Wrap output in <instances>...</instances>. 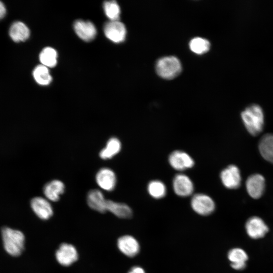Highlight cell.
Returning a JSON list of instances; mask_svg holds the SVG:
<instances>
[{"mask_svg": "<svg viewBox=\"0 0 273 273\" xmlns=\"http://www.w3.org/2000/svg\"><path fill=\"white\" fill-rule=\"evenodd\" d=\"M43 193L46 198L52 201H58L65 191L63 183L59 180H53L47 183L43 187Z\"/></svg>", "mask_w": 273, "mask_h": 273, "instance_id": "ac0fdd59", "label": "cell"}, {"mask_svg": "<svg viewBox=\"0 0 273 273\" xmlns=\"http://www.w3.org/2000/svg\"><path fill=\"white\" fill-rule=\"evenodd\" d=\"M247 235L252 239L263 237L268 231L265 222L260 217L253 216L248 219L245 224Z\"/></svg>", "mask_w": 273, "mask_h": 273, "instance_id": "ba28073f", "label": "cell"}, {"mask_svg": "<svg viewBox=\"0 0 273 273\" xmlns=\"http://www.w3.org/2000/svg\"><path fill=\"white\" fill-rule=\"evenodd\" d=\"M182 70L179 60L174 56H166L159 59L156 64L157 74L165 79H172L177 76Z\"/></svg>", "mask_w": 273, "mask_h": 273, "instance_id": "3957f363", "label": "cell"}, {"mask_svg": "<svg viewBox=\"0 0 273 273\" xmlns=\"http://www.w3.org/2000/svg\"><path fill=\"white\" fill-rule=\"evenodd\" d=\"M220 176L222 183L228 189H237L241 185L240 171L235 165H230L223 169Z\"/></svg>", "mask_w": 273, "mask_h": 273, "instance_id": "52a82bcc", "label": "cell"}, {"mask_svg": "<svg viewBox=\"0 0 273 273\" xmlns=\"http://www.w3.org/2000/svg\"><path fill=\"white\" fill-rule=\"evenodd\" d=\"M191 50L198 55H202L207 53L210 49V43L209 41L203 38L195 37L189 43Z\"/></svg>", "mask_w": 273, "mask_h": 273, "instance_id": "cb8c5ba5", "label": "cell"}, {"mask_svg": "<svg viewBox=\"0 0 273 273\" xmlns=\"http://www.w3.org/2000/svg\"><path fill=\"white\" fill-rule=\"evenodd\" d=\"M30 30L27 25L21 21H15L10 27L9 34L11 39L16 42L26 41L30 36Z\"/></svg>", "mask_w": 273, "mask_h": 273, "instance_id": "2e32d148", "label": "cell"}, {"mask_svg": "<svg viewBox=\"0 0 273 273\" xmlns=\"http://www.w3.org/2000/svg\"><path fill=\"white\" fill-rule=\"evenodd\" d=\"M56 258L61 265L68 266L75 262L78 258L75 247L68 243H62L56 252Z\"/></svg>", "mask_w": 273, "mask_h": 273, "instance_id": "5b68a950", "label": "cell"}, {"mask_svg": "<svg viewBox=\"0 0 273 273\" xmlns=\"http://www.w3.org/2000/svg\"><path fill=\"white\" fill-rule=\"evenodd\" d=\"M103 7L105 13L110 21L119 20L120 10L119 5L115 1H106L104 3Z\"/></svg>", "mask_w": 273, "mask_h": 273, "instance_id": "484cf974", "label": "cell"}, {"mask_svg": "<svg viewBox=\"0 0 273 273\" xmlns=\"http://www.w3.org/2000/svg\"><path fill=\"white\" fill-rule=\"evenodd\" d=\"M121 148L119 140L116 137H112L107 142L106 147L100 151V157L104 160L111 159L120 152Z\"/></svg>", "mask_w": 273, "mask_h": 273, "instance_id": "44dd1931", "label": "cell"}, {"mask_svg": "<svg viewBox=\"0 0 273 273\" xmlns=\"http://www.w3.org/2000/svg\"><path fill=\"white\" fill-rule=\"evenodd\" d=\"M7 10L4 4L0 1V20L2 19L6 15Z\"/></svg>", "mask_w": 273, "mask_h": 273, "instance_id": "83f0119b", "label": "cell"}, {"mask_svg": "<svg viewBox=\"0 0 273 273\" xmlns=\"http://www.w3.org/2000/svg\"><path fill=\"white\" fill-rule=\"evenodd\" d=\"M2 236L6 251L11 256H19L24 248L23 233L17 230L4 227L2 230Z\"/></svg>", "mask_w": 273, "mask_h": 273, "instance_id": "7a4b0ae2", "label": "cell"}, {"mask_svg": "<svg viewBox=\"0 0 273 273\" xmlns=\"http://www.w3.org/2000/svg\"><path fill=\"white\" fill-rule=\"evenodd\" d=\"M175 193L180 197H187L191 195L194 191V185L189 176L179 173L175 175L172 182Z\"/></svg>", "mask_w": 273, "mask_h": 273, "instance_id": "8fae6325", "label": "cell"}, {"mask_svg": "<svg viewBox=\"0 0 273 273\" xmlns=\"http://www.w3.org/2000/svg\"><path fill=\"white\" fill-rule=\"evenodd\" d=\"M106 201L104 196L99 190L94 189L90 190L87 195V203L89 207L92 209L100 213H105L107 211Z\"/></svg>", "mask_w": 273, "mask_h": 273, "instance_id": "e0dca14e", "label": "cell"}, {"mask_svg": "<svg viewBox=\"0 0 273 273\" xmlns=\"http://www.w3.org/2000/svg\"><path fill=\"white\" fill-rule=\"evenodd\" d=\"M97 183L102 189L111 191L115 187L116 177L114 171L108 168H102L97 172L96 176Z\"/></svg>", "mask_w": 273, "mask_h": 273, "instance_id": "4fadbf2b", "label": "cell"}, {"mask_svg": "<svg viewBox=\"0 0 273 273\" xmlns=\"http://www.w3.org/2000/svg\"><path fill=\"white\" fill-rule=\"evenodd\" d=\"M228 256L231 264L246 263L248 258L246 252L239 248H235L230 250Z\"/></svg>", "mask_w": 273, "mask_h": 273, "instance_id": "4316f807", "label": "cell"}, {"mask_svg": "<svg viewBox=\"0 0 273 273\" xmlns=\"http://www.w3.org/2000/svg\"><path fill=\"white\" fill-rule=\"evenodd\" d=\"M148 191L153 198L161 199L165 196L166 188L163 182L158 180H153L148 184Z\"/></svg>", "mask_w": 273, "mask_h": 273, "instance_id": "d4e9b609", "label": "cell"}, {"mask_svg": "<svg viewBox=\"0 0 273 273\" xmlns=\"http://www.w3.org/2000/svg\"><path fill=\"white\" fill-rule=\"evenodd\" d=\"M128 273H146L144 269L140 266H133Z\"/></svg>", "mask_w": 273, "mask_h": 273, "instance_id": "f1b7e54d", "label": "cell"}, {"mask_svg": "<svg viewBox=\"0 0 273 273\" xmlns=\"http://www.w3.org/2000/svg\"><path fill=\"white\" fill-rule=\"evenodd\" d=\"M31 207L35 214L40 219L47 220L53 214V209L48 200L41 197L32 199Z\"/></svg>", "mask_w": 273, "mask_h": 273, "instance_id": "7c38bea8", "label": "cell"}, {"mask_svg": "<svg viewBox=\"0 0 273 273\" xmlns=\"http://www.w3.org/2000/svg\"><path fill=\"white\" fill-rule=\"evenodd\" d=\"M73 26L76 34L84 41H90L96 35V28L90 21L78 20L74 22Z\"/></svg>", "mask_w": 273, "mask_h": 273, "instance_id": "9a60e30c", "label": "cell"}, {"mask_svg": "<svg viewBox=\"0 0 273 273\" xmlns=\"http://www.w3.org/2000/svg\"><path fill=\"white\" fill-rule=\"evenodd\" d=\"M119 250L126 256L132 257L137 255L140 251V245L137 240L130 235H124L117 240Z\"/></svg>", "mask_w": 273, "mask_h": 273, "instance_id": "5bb4252c", "label": "cell"}, {"mask_svg": "<svg viewBox=\"0 0 273 273\" xmlns=\"http://www.w3.org/2000/svg\"><path fill=\"white\" fill-rule=\"evenodd\" d=\"M192 208L197 213L202 215H207L215 209V203L213 199L204 194H197L191 199Z\"/></svg>", "mask_w": 273, "mask_h": 273, "instance_id": "277c9868", "label": "cell"}, {"mask_svg": "<svg viewBox=\"0 0 273 273\" xmlns=\"http://www.w3.org/2000/svg\"><path fill=\"white\" fill-rule=\"evenodd\" d=\"M105 36L112 41L120 43L125 40L126 29L123 23L119 21H110L104 27Z\"/></svg>", "mask_w": 273, "mask_h": 273, "instance_id": "8992f818", "label": "cell"}, {"mask_svg": "<svg viewBox=\"0 0 273 273\" xmlns=\"http://www.w3.org/2000/svg\"><path fill=\"white\" fill-rule=\"evenodd\" d=\"M106 209L121 218H129L132 215L131 209L126 204L107 200Z\"/></svg>", "mask_w": 273, "mask_h": 273, "instance_id": "ffe728a7", "label": "cell"}, {"mask_svg": "<svg viewBox=\"0 0 273 273\" xmlns=\"http://www.w3.org/2000/svg\"><path fill=\"white\" fill-rule=\"evenodd\" d=\"M259 151L262 157L273 164V133H267L260 139Z\"/></svg>", "mask_w": 273, "mask_h": 273, "instance_id": "d6986e66", "label": "cell"}, {"mask_svg": "<svg viewBox=\"0 0 273 273\" xmlns=\"http://www.w3.org/2000/svg\"><path fill=\"white\" fill-rule=\"evenodd\" d=\"M57 52L54 49L46 47L40 52L39 58L42 65L48 68H52L57 64Z\"/></svg>", "mask_w": 273, "mask_h": 273, "instance_id": "603a6c76", "label": "cell"}, {"mask_svg": "<svg viewBox=\"0 0 273 273\" xmlns=\"http://www.w3.org/2000/svg\"><path fill=\"white\" fill-rule=\"evenodd\" d=\"M246 265V263L231 264L232 267L236 270H242L245 268Z\"/></svg>", "mask_w": 273, "mask_h": 273, "instance_id": "f546056e", "label": "cell"}, {"mask_svg": "<svg viewBox=\"0 0 273 273\" xmlns=\"http://www.w3.org/2000/svg\"><path fill=\"white\" fill-rule=\"evenodd\" d=\"M265 186L264 177L258 173L250 175L246 182L247 191L254 199H258L261 197L264 191Z\"/></svg>", "mask_w": 273, "mask_h": 273, "instance_id": "30bf717a", "label": "cell"}, {"mask_svg": "<svg viewBox=\"0 0 273 273\" xmlns=\"http://www.w3.org/2000/svg\"><path fill=\"white\" fill-rule=\"evenodd\" d=\"M32 75L35 81L41 85L49 84L52 80L48 68L42 64L34 68Z\"/></svg>", "mask_w": 273, "mask_h": 273, "instance_id": "7402d4cb", "label": "cell"}, {"mask_svg": "<svg viewBox=\"0 0 273 273\" xmlns=\"http://www.w3.org/2000/svg\"><path fill=\"white\" fill-rule=\"evenodd\" d=\"M168 161L171 166L177 170L190 168L194 165L193 158L187 153L179 150L172 152L169 156Z\"/></svg>", "mask_w": 273, "mask_h": 273, "instance_id": "9c48e42d", "label": "cell"}, {"mask_svg": "<svg viewBox=\"0 0 273 273\" xmlns=\"http://www.w3.org/2000/svg\"><path fill=\"white\" fill-rule=\"evenodd\" d=\"M241 116L244 126L250 134L256 136L262 131L264 116L263 111L259 105H249L241 112Z\"/></svg>", "mask_w": 273, "mask_h": 273, "instance_id": "6da1fadb", "label": "cell"}]
</instances>
